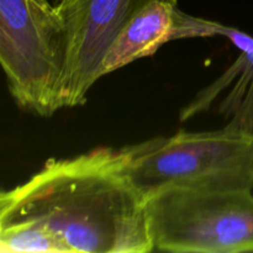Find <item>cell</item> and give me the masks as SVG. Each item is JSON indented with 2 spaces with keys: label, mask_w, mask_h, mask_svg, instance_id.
<instances>
[{
  "label": "cell",
  "mask_w": 253,
  "mask_h": 253,
  "mask_svg": "<svg viewBox=\"0 0 253 253\" xmlns=\"http://www.w3.org/2000/svg\"><path fill=\"white\" fill-rule=\"evenodd\" d=\"M153 250L174 253L253 252L252 190L169 188L146 199Z\"/></svg>",
  "instance_id": "obj_4"
},
{
  "label": "cell",
  "mask_w": 253,
  "mask_h": 253,
  "mask_svg": "<svg viewBox=\"0 0 253 253\" xmlns=\"http://www.w3.org/2000/svg\"><path fill=\"white\" fill-rule=\"evenodd\" d=\"M1 253H69L66 245L54 234L26 221L0 224Z\"/></svg>",
  "instance_id": "obj_8"
},
{
  "label": "cell",
  "mask_w": 253,
  "mask_h": 253,
  "mask_svg": "<svg viewBox=\"0 0 253 253\" xmlns=\"http://www.w3.org/2000/svg\"><path fill=\"white\" fill-rule=\"evenodd\" d=\"M67 41L49 0H0V63L16 105L49 118L63 109Z\"/></svg>",
  "instance_id": "obj_3"
},
{
  "label": "cell",
  "mask_w": 253,
  "mask_h": 253,
  "mask_svg": "<svg viewBox=\"0 0 253 253\" xmlns=\"http://www.w3.org/2000/svg\"><path fill=\"white\" fill-rule=\"evenodd\" d=\"M153 0H58L54 5L66 30L63 108L84 105L103 77V62L121 30ZM178 4V0H166Z\"/></svg>",
  "instance_id": "obj_5"
},
{
  "label": "cell",
  "mask_w": 253,
  "mask_h": 253,
  "mask_svg": "<svg viewBox=\"0 0 253 253\" xmlns=\"http://www.w3.org/2000/svg\"><path fill=\"white\" fill-rule=\"evenodd\" d=\"M226 25L195 17L178 4L153 0L142 7L114 40L103 62V77L137 59L155 54L174 40L222 36Z\"/></svg>",
  "instance_id": "obj_6"
},
{
  "label": "cell",
  "mask_w": 253,
  "mask_h": 253,
  "mask_svg": "<svg viewBox=\"0 0 253 253\" xmlns=\"http://www.w3.org/2000/svg\"><path fill=\"white\" fill-rule=\"evenodd\" d=\"M125 169L147 199L169 188L253 190V135L227 130L178 131L120 148Z\"/></svg>",
  "instance_id": "obj_2"
},
{
  "label": "cell",
  "mask_w": 253,
  "mask_h": 253,
  "mask_svg": "<svg viewBox=\"0 0 253 253\" xmlns=\"http://www.w3.org/2000/svg\"><path fill=\"white\" fill-rule=\"evenodd\" d=\"M14 221L46 227L69 253L153 251L146 198L126 173L121 150L100 147L47 161L0 194V224Z\"/></svg>",
  "instance_id": "obj_1"
},
{
  "label": "cell",
  "mask_w": 253,
  "mask_h": 253,
  "mask_svg": "<svg viewBox=\"0 0 253 253\" xmlns=\"http://www.w3.org/2000/svg\"><path fill=\"white\" fill-rule=\"evenodd\" d=\"M224 37L235 44L240 56L219 78L183 108L180 120L187 121L209 110L219 98L217 113L229 119L225 127L253 135V37L230 26L225 27Z\"/></svg>",
  "instance_id": "obj_7"
}]
</instances>
